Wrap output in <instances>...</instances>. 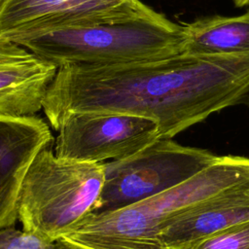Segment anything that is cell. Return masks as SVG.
<instances>
[{"instance_id":"obj_1","label":"cell","mask_w":249,"mask_h":249,"mask_svg":"<svg viewBox=\"0 0 249 249\" xmlns=\"http://www.w3.org/2000/svg\"><path fill=\"white\" fill-rule=\"evenodd\" d=\"M53 100L61 115L112 112L157 122L172 139L210 115L249 105V53H179L166 58L59 68Z\"/></svg>"},{"instance_id":"obj_2","label":"cell","mask_w":249,"mask_h":249,"mask_svg":"<svg viewBox=\"0 0 249 249\" xmlns=\"http://www.w3.org/2000/svg\"><path fill=\"white\" fill-rule=\"evenodd\" d=\"M249 181V158L218 156L187 181L134 204L91 212L56 241L59 249H163L161 235L180 215Z\"/></svg>"},{"instance_id":"obj_3","label":"cell","mask_w":249,"mask_h":249,"mask_svg":"<svg viewBox=\"0 0 249 249\" xmlns=\"http://www.w3.org/2000/svg\"><path fill=\"white\" fill-rule=\"evenodd\" d=\"M58 68L150 61L182 53V25L151 13L122 21L63 29L14 41Z\"/></svg>"},{"instance_id":"obj_4","label":"cell","mask_w":249,"mask_h":249,"mask_svg":"<svg viewBox=\"0 0 249 249\" xmlns=\"http://www.w3.org/2000/svg\"><path fill=\"white\" fill-rule=\"evenodd\" d=\"M104 183L103 162L57 158L52 146L41 150L22 179L17 212L22 231L55 242L95 211Z\"/></svg>"},{"instance_id":"obj_5","label":"cell","mask_w":249,"mask_h":249,"mask_svg":"<svg viewBox=\"0 0 249 249\" xmlns=\"http://www.w3.org/2000/svg\"><path fill=\"white\" fill-rule=\"evenodd\" d=\"M217 157L205 149L160 138L129 157L105 161L95 211L120 209L161 194L197 174Z\"/></svg>"},{"instance_id":"obj_6","label":"cell","mask_w":249,"mask_h":249,"mask_svg":"<svg viewBox=\"0 0 249 249\" xmlns=\"http://www.w3.org/2000/svg\"><path fill=\"white\" fill-rule=\"evenodd\" d=\"M57 158L101 163L129 157L160 139L156 121L112 112H73L58 122Z\"/></svg>"},{"instance_id":"obj_7","label":"cell","mask_w":249,"mask_h":249,"mask_svg":"<svg viewBox=\"0 0 249 249\" xmlns=\"http://www.w3.org/2000/svg\"><path fill=\"white\" fill-rule=\"evenodd\" d=\"M152 11L139 0H3L0 37L16 41L52 31L126 20Z\"/></svg>"},{"instance_id":"obj_8","label":"cell","mask_w":249,"mask_h":249,"mask_svg":"<svg viewBox=\"0 0 249 249\" xmlns=\"http://www.w3.org/2000/svg\"><path fill=\"white\" fill-rule=\"evenodd\" d=\"M58 67L25 47L0 37V118L35 116Z\"/></svg>"},{"instance_id":"obj_9","label":"cell","mask_w":249,"mask_h":249,"mask_svg":"<svg viewBox=\"0 0 249 249\" xmlns=\"http://www.w3.org/2000/svg\"><path fill=\"white\" fill-rule=\"evenodd\" d=\"M53 142L49 125L39 117L0 118V230L15 225L18 193L27 168Z\"/></svg>"},{"instance_id":"obj_10","label":"cell","mask_w":249,"mask_h":249,"mask_svg":"<svg viewBox=\"0 0 249 249\" xmlns=\"http://www.w3.org/2000/svg\"><path fill=\"white\" fill-rule=\"evenodd\" d=\"M249 221V181L235 185L178 216L162 232L163 249H192L228 228Z\"/></svg>"},{"instance_id":"obj_11","label":"cell","mask_w":249,"mask_h":249,"mask_svg":"<svg viewBox=\"0 0 249 249\" xmlns=\"http://www.w3.org/2000/svg\"><path fill=\"white\" fill-rule=\"evenodd\" d=\"M182 53L231 54L249 53V6L235 17L211 16L182 25Z\"/></svg>"},{"instance_id":"obj_12","label":"cell","mask_w":249,"mask_h":249,"mask_svg":"<svg viewBox=\"0 0 249 249\" xmlns=\"http://www.w3.org/2000/svg\"><path fill=\"white\" fill-rule=\"evenodd\" d=\"M192 249H249V221L215 233Z\"/></svg>"},{"instance_id":"obj_13","label":"cell","mask_w":249,"mask_h":249,"mask_svg":"<svg viewBox=\"0 0 249 249\" xmlns=\"http://www.w3.org/2000/svg\"><path fill=\"white\" fill-rule=\"evenodd\" d=\"M0 249H59L55 242L46 241L36 235L15 229L0 230Z\"/></svg>"},{"instance_id":"obj_14","label":"cell","mask_w":249,"mask_h":249,"mask_svg":"<svg viewBox=\"0 0 249 249\" xmlns=\"http://www.w3.org/2000/svg\"><path fill=\"white\" fill-rule=\"evenodd\" d=\"M233 4L236 8H243L249 6V0H233Z\"/></svg>"},{"instance_id":"obj_15","label":"cell","mask_w":249,"mask_h":249,"mask_svg":"<svg viewBox=\"0 0 249 249\" xmlns=\"http://www.w3.org/2000/svg\"><path fill=\"white\" fill-rule=\"evenodd\" d=\"M2 1H3V0H0V5H1V3H2Z\"/></svg>"}]
</instances>
